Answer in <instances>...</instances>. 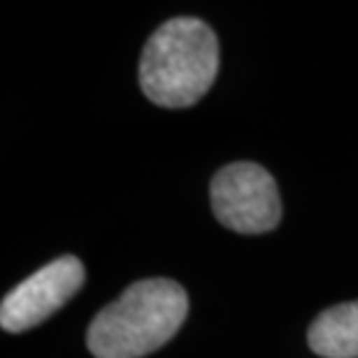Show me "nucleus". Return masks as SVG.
I'll use <instances>...</instances> for the list:
<instances>
[{"instance_id":"1","label":"nucleus","mask_w":358,"mask_h":358,"mask_svg":"<svg viewBox=\"0 0 358 358\" xmlns=\"http://www.w3.org/2000/svg\"><path fill=\"white\" fill-rule=\"evenodd\" d=\"M189 314V296L173 279H142L103 307L87 333L96 358H142L173 340Z\"/></svg>"},{"instance_id":"2","label":"nucleus","mask_w":358,"mask_h":358,"mask_svg":"<svg viewBox=\"0 0 358 358\" xmlns=\"http://www.w3.org/2000/svg\"><path fill=\"white\" fill-rule=\"evenodd\" d=\"M219 40L205 21L177 17L147 40L140 59V87L159 107L196 105L217 80Z\"/></svg>"},{"instance_id":"3","label":"nucleus","mask_w":358,"mask_h":358,"mask_svg":"<svg viewBox=\"0 0 358 358\" xmlns=\"http://www.w3.org/2000/svg\"><path fill=\"white\" fill-rule=\"evenodd\" d=\"M210 200L219 224L242 235L270 233L282 219L275 179L259 163H231L212 177Z\"/></svg>"},{"instance_id":"4","label":"nucleus","mask_w":358,"mask_h":358,"mask_svg":"<svg viewBox=\"0 0 358 358\" xmlns=\"http://www.w3.org/2000/svg\"><path fill=\"white\" fill-rule=\"evenodd\" d=\"M87 272L77 256H61L24 279L0 305V326L7 333H24L61 310L82 289Z\"/></svg>"},{"instance_id":"5","label":"nucleus","mask_w":358,"mask_h":358,"mask_svg":"<svg viewBox=\"0 0 358 358\" xmlns=\"http://www.w3.org/2000/svg\"><path fill=\"white\" fill-rule=\"evenodd\" d=\"M307 342L324 358H358V300L321 312L310 326Z\"/></svg>"}]
</instances>
